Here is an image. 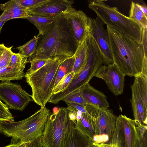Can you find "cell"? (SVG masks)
Listing matches in <instances>:
<instances>
[{
    "instance_id": "52a82bcc",
    "label": "cell",
    "mask_w": 147,
    "mask_h": 147,
    "mask_svg": "<svg viewBox=\"0 0 147 147\" xmlns=\"http://www.w3.org/2000/svg\"><path fill=\"white\" fill-rule=\"evenodd\" d=\"M69 110L61 107L50 115L41 138L42 147H61L72 127L75 125L69 117Z\"/></svg>"
},
{
    "instance_id": "9c48e42d",
    "label": "cell",
    "mask_w": 147,
    "mask_h": 147,
    "mask_svg": "<svg viewBox=\"0 0 147 147\" xmlns=\"http://www.w3.org/2000/svg\"><path fill=\"white\" fill-rule=\"evenodd\" d=\"M86 110L97 129L98 135L110 139L115 129L117 117L110 109H100L87 104Z\"/></svg>"
},
{
    "instance_id": "4fadbf2b",
    "label": "cell",
    "mask_w": 147,
    "mask_h": 147,
    "mask_svg": "<svg viewBox=\"0 0 147 147\" xmlns=\"http://www.w3.org/2000/svg\"><path fill=\"white\" fill-rule=\"evenodd\" d=\"M74 3L73 0H48L40 6L28 9V11L29 15L54 18L70 10Z\"/></svg>"
},
{
    "instance_id": "d4e9b609",
    "label": "cell",
    "mask_w": 147,
    "mask_h": 147,
    "mask_svg": "<svg viewBox=\"0 0 147 147\" xmlns=\"http://www.w3.org/2000/svg\"><path fill=\"white\" fill-rule=\"evenodd\" d=\"M75 59L76 56L74 55L61 63L58 71L54 89L65 76L72 71Z\"/></svg>"
},
{
    "instance_id": "ba28073f",
    "label": "cell",
    "mask_w": 147,
    "mask_h": 147,
    "mask_svg": "<svg viewBox=\"0 0 147 147\" xmlns=\"http://www.w3.org/2000/svg\"><path fill=\"white\" fill-rule=\"evenodd\" d=\"M0 99L8 108L22 111L32 100L31 95L22 89L18 83L10 81L0 83Z\"/></svg>"
},
{
    "instance_id": "4316f807",
    "label": "cell",
    "mask_w": 147,
    "mask_h": 147,
    "mask_svg": "<svg viewBox=\"0 0 147 147\" xmlns=\"http://www.w3.org/2000/svg\"><path fill=\"white\" fill-rule=\"evenodd\" d=\"M141 97L147 105V76L141 74L135 77Z\"/></svg>"
},
{
    "instance_id": "b9f144b4",
    "label": "cell",
    "mask_w": 147,
    "mask_h": 147,
    "mask_svg": "<svg viewBox=\"0 0 147 147\" xmlns=\"http://www.w3.org/2000/svg\"><path fill=\"white\" fill-rule=\"evenodd\" d=\"M6 47L4 44H0V55L6 49Z\"/></svg>"
},
{
    "instance_id": "cb8c5ba5",
    "label": "cell",
    "mask_w": 147,
    "mask_h": 147,
    "mask_svg": "<svg viewBox=\"0 0 147 147\" xmlns=\"http://www.w3.org/2000/svg\"><path fill=\"white\" fill-rule=\"evenodd\" d=\"M138 5L131 1L129 17L135 21L142 28H147V16L141 11Z\"/></svg>"
},
{
    "instance_id": "603a6c76",
    "label": "cell",
    "mask_w": 147,
    "mask_h": 147,
    "mask_svg": "<svg viewBox=\"0 0 147 147\" xmlns=\"http://www.w3.org/2000/svg\"><path fill=\"white\" fill-rule=\"evenodd\" d=\"M54 18L29 15L26 19L33 24L38 30L39 33L36 36L39 37L45 34L49 30Z\"/></svg>"
},
{
    "instance_id": "74e56055",
    "label": "cell",
    "mask_w": 147,
    "mask_h": 147,
    "mask_svg": "<svg viewBox=\"0 0 147 147\" xmlns=\"http://www.w3.org/2000/svg\"><path fill=\"white\" fill-rule=\"evenodd\" d=\"M20 147H42L40 139L30 142L23 143L19 146Z\"/></svg>"
},
{
    "instance_id": "277c9868",
    "label": "cell",
    "mask_w": 147,
    "mask_h": 147,
    "mask_svg": "<svg viewBox=\"0 0 147 147\" xmlns=\"http://www.w3.org/2000/svg\"><path fill=\"white\" fill-rule=\"evenodd\" d=\"M105 1H89L88 7L97 17L107 26H109L141 44L142 27L134 20L121 13L115 7L107 4Z\"/></svg>"
},
{
    "instance_id": "5b68a950",
    "label": "cell",
    "mask_w": 147,
    "mask_h": 147,
    "mask_svg": "<svg viewBox=\"0 0 147 147\" xmlns=\"http://www.w3.org/2000/svg\"><path fill=\"white\" fill-rule=\"evenodd\" d=\"M64 61L58 59L51 60L33 73L25 75L32 90V100L42 107H45L53 95L58 71Z\"/></svg>"
},
{
    "instance_id": "d6a6232c",
    "label": "cell",
    "mask_w": 147,
    "mask_h": 147,
    "mask_svg": "<svg viewBox=\"0 0 147 147\" xmlns=\"http://www.w3.org/2000/svg\"><path fill=\"white\" fill-rule=\"evenodd\" d=\"M28 58L18 53H16L13 52L11 54L9 65L12 66L18 65L26 66V64L29 63Z\"/></svg>"
},
{
    "instance_id": "f546056e",
    "label": "cell",
    "mask_w": 147,
    "mask_h": 147,
    "mask_svg": "<svg viewBox=\"0 0 147 147\" xmlns=\"http://www.w3.org/2000/svg\"><path fill=\"white\" fill-rule=\"evenodd\" d=\"M51 60L49 59H41L34 58L28 60L30 63V67L26 72L25 75H30L37 71L43 66L46 63Z\"/></svg>"
},
{
    "instance_id": "7402d4cb",
    "label": "cell",
    "mask_w": 147,
    "mask_h": 147,
    "mask_svg": "<svg viewBox=\"0 0 147 147\" xmlns=\"http://www.w3.org/2000/svg\"><path fill=\"white\" fill-rule=\"evenodd\" d=\"M25 67L18 65H9L0 69V80L3 82L22 80L24 77V70Z\"/></svg>"
},
{
    "instance_id": "7bdbcfd3",
    "label": "cell",
    "mask_w": 147,
    "mask_h": 147,
    "mask_svg": "<svg viewBox=\"0 0 147 147\" xmlns=\"http://www.w3.org/2000/svg\"><path fill=\"white\" fill-rule=\"evenodd\" d=\"M6 21H0V34L1 33V29L4 24L6 22Z\"/></svg>"
},
{
    "instance_id": "44dd1931",
    "label": "cell",
    "mask_w": 147,
    "mask_h": 147,
    "mask_svg": "<svg viewBox=\"0 0 147 147\" xmlns=\"http://www.w3.org/2000/svg\"><path fill=\"white\" fill-rule=\"evenodd\" d=\"M87 36L78 45L74 54L76 59L72 71L75 74L80 71L87 62L88 57Z\"/></svg>"
},
{
    "instance_id": "4dcf8cb0",
    "label": "cell",
    "mask_w": 147,
    "mask_h": 147,
    "mask_svg": "<svg viewBox=\"0 0 147 147\" xmlns=\"http://www.w3.org/2000/svg\"><path fill=\"white\" fill-rule=\"evenodd\" d=\"M48 0H16L20 6L28 10L37 7L47 2Z\"/></svg>"
},
{
    "instance_id": "ab89813d",
    "label": "cell",
    "mask_w": 147,
    "mask_h": 147,
    "mask_svg": "<svg viewBox=\"0 0 147 147\" xmlns=\"http://www.w3.org/2000/svg\"><path fill=\"white\" fill-rule=\"evenodd\" d=\"M70 111L69 113V118L71 120H72L74 123H75L76 121V114L74 112Z\"/></svg>"
},
{
    "instance_id": "6da1fadb",
    "label": "cell",
    "mask_w": 147,
    "mask_h": 147,
    "mask_svg": "<svg viewBox=\"0 0 147 147\" xmlns=\"http://www.w3.org/2000/svg\"><path fill=\"white\" fill-rule=\"evenodd\" d=\"M78 45L64 15L59 16L54 18L47 32L40 36L36 49L28 60L64 61L74 55Z\"/></svg>"
},
{
    "instance_id": "f35d334b",
    "label": "cell",
    "mask_w": 147,
    "mask_h": 147,
    "mask_svg": "<svg viewBox=\"0 0 147 147\" xmlns=\"http://www.w3.org/2000/svg\"><path fill=\"white\" fill-rule=\"evenodd\" d=\"M142 74L147 76V57L145 56L143 60Z\"/></svg>"
},
{
    "instance_id": "bcb514c9",
    "label": "cell",
    "mask_w": 147,
    "mask_h": 147,
    "mask_svg": "<svg viewBox=\"0 0 147 147\" xmlns=\"http://www.w3.org/2000/svg\"><path fill=\"white\" fill-rule=\"evenodd\" d=\"M1 121H0V133L2 134L3 132H2V127H1Z\"/></svg>"
},
{
    "instance_id": "f1b7e54d",
    "label": "cell",
    "mask_w": 147,
    "mask_h": 147,
    "mask_svg": "<svg viewBox=\"0 0 147 147\" xmlns=\"http://www.w3.org/2000/svg\"><path fill=\"white\" fill-rule=\"evenodd\" d=\"M74 75V73L71 71L65 76L54 89L53 94L57 93L64 90L69 85Z\"/></svg>"
},
{
    "instance_id": "836d02e7",
    "label": "cell",
    "mask_w": 147,
    "mask_h": 147,
    "mask_svg": "<svg viewBox=\"0 0 147 147\" xmlns=\"http://www.w3.org/2000/svg\"><path fill=\"white\" fill-rule=\"evenodd\" d=\"M13 46L7 47L6 49L0 55V69L8 66L13 52L11 49Z\"/></svg>"
},
{
    "instance_id": "1f68e13d",
    "label": "cell",
    "mask_w": 147,
    "mask_h": 147,
    "mask_svg": "<svg viewBox=\"0 0 147 147\" xmlns=\"http://www.w3.org/2000/svg\"><path fill=\"white\" fill-rule=\"evenodd\" d=\"M0 121L12 122L14 121V118L7 106L0 100Z\"/></svg>"
},
{
    "instance_id": "e575fe53",
    "label": "cell",
    "mask_w": 147,
    "mask_h": 147,
    "mask_svg": "<svg viewBox=\"0 0 147 147\" xmlns=\"http://www.w3.org/2000/svg\"><path fill=\"white\" fill-rule=\"evenodd\" d=\"M66 103L67 105V109L70 111L75 113L77 111H79L82 113L89 115L86 110V106L74 103Z\"/></svg>"
},
{
    "instance_id": "30bf717a",
    "label": "cell",
    "mask_w": 147,
    "mask_h": 147,
    "mask_svg": "<svg viewBox=\"0 0 147 147\" xmlns=\"http://www.w3.org/2000/svg\"><path fill=\"white\" fill-rule=\"evenodd\" d=\"M65 17L78 45L90 33L92 18L83 11L73 7L64 14Z\"/></svg>"
},
{
    "instance_id": "d6986e66",
    "label": "cell",
    "mask_w": 147,
    "mask_h": 147,
    "mask_svg": "<svg viewBox=\"0 0 147 147\" xmlns=\"http://www.w3.org/2000/svg\"><path fill=\"white\" fill-rule=\"evenodd\" d=\"M74 127L92 141L98 135L95 125L89 115L82 113L81 118L76 121Z\"/></svg>"
},
{
    "instance_id": "3957f363",
    "label": "cell",
    "mask_w": 147,
    "mask_h": 147,
    "mask_svg": "<svg viewBox=\"0 0 147 147\" xmlns=\"http://www.w3.org/2000/svg\"><path fill=\"white\" fill-rule=\"evenodd\" d=\"M50 115L48 109L41 107L34 114L22 120L1 122L3 134L11 138V144L20 146L35 141L42 136Z\"/></svg>"
},
{
    "instance_id": "484cf974",
    "label": "cell",
    "mask_w": 147,
    "mask_h": 147,
    "mask_svg": "<svg viewBox=\"0 0 147 147\" xmlns=\"http://www.w3.org/2000/svg\"><path fill=\"white\" fill-rule=\"evenodd\" d=\"M39 38L40 36H34L23 45L16 48L19 51L18 53L28 58L32 55L36 49Z\"/></svg>"
},
{
    "instance_id": "e0dca14e",
    "label": "cell",
    "mask_w": 147,
    "mask_h": 147,
    "mask_svg": "<svg viewBox=\"0 0 147 147\" xmlns=\"http://www.w3.org/2000/svg\"><path fill=\"white\" fill-rule=\"evenodd\" d=\"M119 117L123 129L124 147H136L138 132L135 121L125 115H121Z\"/></svg>"
},
{
    "instance_id": "ac0fdd59",
    "label": "cell",
    "mask_w": 147,
    "mask_h": 147,
    "mask_svg": "<svg viewBox=\"0 0 147 147\" xmlns=\"http://www.w3.org/2000/svg\"><path fill=\"white\" fill-rule=\"evenodd\" d=\"M92 142L86 136L72 127L61 147H92Z\"/></svg>"
},
{
    "instance_id": "7a4b0ae2",
    "label": "cell",
    "mask_w": 147,
    "mask_h": 147,
    "mask_svg": "<svg viewBox=\"0 0 147 147\" xmlns=\"http://www.w3.org/2000/svg\"><path fill=\"white\" fill-rule=\"evenodd\" d=\"M106 30L113 63L125 76L142 74L145 56L142 44L109 26Z\"/></svg>"
},
{
    "instance_id": "60d3db41",
    "label": "cell",
    "mask_w": 147,
    "mask_h": 147,
    "mask_svg": "<svg viewBox=\"0 0 147 147\" xmlns=\"http://www.w3.org/2000/svg\"><path fill=\"white\" fill-rule=\"evenodd\" d=\"M138 5L141 11L146 16H147V8L146 6L145 5H142L139 4Z\"/></svg>"
},
{
    "instance_id": "8fae6325",
    "label": "cell",
    "mask_w": 147,
    "mask_h": 147,
    "mask_svg": "<svg viewBox=\"0 0 147 147\" xmlns=\"http://www.w3.org/2000/svg\"><path fill=\"white\" fill-rule=\"evenodd\" d=\"M125 76L114 63L102 65L94 75L95 77L103 80L109 89L116 96L123 93Z\"/></svg>"
},
{
    "instance_id": "8992f818",
    "label": "cell",
    "mask_w": 147,
    "mask_h": 147,
    "mask_svg": "<svg viewBox=\"0 0 147 147\" xmlns=\"http://www.w3.org/2000/svg\"><path fill=\"white\" fill-rule=\"evenodd\" d=\"M87 43L88 57L86 65L80 71L75 74L67 87L63 91L53 94L48 102L57 104L67 96L89 83L103 64L102 57L92 36H90L88 37Z\"/></svg>"
},
{
    "instance_id": "8d00e7d4",
    "label": "cell",
    "mask_w": 147,
    "mask_h": 147,
    "mask_svg": "<svg viewBox=\"0 0 147 147\" xmlns=\"http://www.w3.org/2000/svg\"><path fill=\"white\" fill-rule=\"evenodd\" d=\"M136 147H147V134L142 136L138 132V138Z\"/></svg>"
},
{
    "instance_id": "ee69618b",
    "label": "cell",
    "mask_w": 147,
    "mask_h": 147,
    "mask_svg": "<svg viewBox=\"0 0 147 147\" xmlns=\"http://www.w3.org/2000/svg\"><path fill=\"white\" fill-rule=\"evenodd\" d=\"M4 147H20V146L17 145L10 144Z\"/></svg>"
},
{
    "instance_id": "2e32d148",
    "label": "cell",
    "mask_w": 147,
    "mask_h": 147,
    "mask_svg": "<svg viewBox=\"0 0 147 147\" xmlns=\"http://www.w3.org/2000/svg\"><path fill=\"white\" fill-rule=\"evenodd\" d=\"M0 9L3 11L0 16V21H7L16 18L26 19L28 17V9L20 6L16 0H9L0 4Z\"/></svg>"
},
{
    "instance_id": "83f0119b",
    "label": "cell",
    "mask_w": 147,
    "mask_h": 147,
    "mask_svg": "<svg viewBox=\"0 0 147 147\" xmlns=\"http://www.w3.org/2000/svg\"><path fill=\"white\" fill-rule=\"evenodd\" d=\"M62 100L65 101V103H75L84 106H86L87 104L79 90H76L68 95Z\"/></svg>"
},
{
    "instance_id": "ffe728a7",
    "label": "cell",
    "mask_w": 147,
    "mask_h": 147,
    "mask_svg": "<svg viewBox=\"0 0 147 147\" xmlns=\"http://www.w3.org/2000/svg\"><path fill=\"white\" fill-rule=\"evenodd\" d=\"M93 147H124L123 129L118 116L117 117L116 127L114 132L109 141L105 143H92Z\"/></svg>"
},
{
    "instance_id": "9a60e30c",
    "label": "cell",
    "mask_w": 147,
    "mask_h": 147,
    "mask_svg": "<svg viewBox=\"0 0 147 147\" xmlns=\"http://www.w3.org/2000/svg\"><path fill=\"white\" fill-rule=\"evenodd\" d=\"M79 91L87 104L100 109L109 107L107 97L104 93L92 87L89 83L81 87Z\"/></svg>"
},
{
    "instance_id": "f6af8a7d",
    "label": "cell",
    "mask_w": 147,
    "mask_h": 147,
    "mask_svg": "<svg viewBox=\"0 0 147 147\" xmlns=\"http://www.w3.org/2000/svg\"><path fill=\"white\" fill-rule=\"evenodd\" d=\"M58 110H59V109H58L57 108V107L54 108L53 110V113H56L58 111Z\"/></svg>"
},
{
    "instance_id": "7c38bea8",
    "label": "cell",
    "mask_w": 147,
    "mask_h": 147,
    "mask_svg": "<svg viewBox=\"0 0 147 147\" xmlns=\"http://www.w3.org/2000/svg\"><path fill=\"white\" fill-rule=\"evenodd\" d=\"M104 24L98 17L93 19L90 34L100 53L104 65L113 63L107 30Z\"/></svg>"
},
{
    "instance_id": "d590c367",
    "label": "cell",
    "mask_w": 147,
    "mask_h": 147,
    "mask_svg": "<svg viewBox=\"0 0 147 147\" xmlns=\"http://www.w3.org/2000/svg\"><path fill=\"white\" fill-rule=\"evenodd\" d=\"M147 28H142V34L141 44L143 48L145 56L147 57Z\"/></svg>"
},
{
    "instance_id": "5bb4252c",
    "label": "cell",
    "mask_w": 147,
    "mask_h": 147,
    "mask_svg": "<svg viewBox=\"0 0 147 147\" xmlns=\"http://www.w3.org/2000/svg\"><path fill=\"white\" fill-rule=\"evenodd\" d=\"M132 98L130 100L136 124L147 123V105L140 94L136 79L131 86Z\"/></svg>"
}]
</instances>
